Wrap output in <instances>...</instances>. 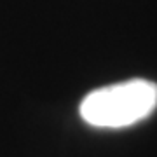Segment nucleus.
I'll list each match as a JSON object with an SVG mask.
<instances>
[{"mask_svg":"<svg viewBox=\"0 0 157 157\" xmlns=\"http://www.w3.org/2000/svg\"><path fill=\"white\" fill-rule=\"evenodd\" d=\"M157 107V84L143 78L94 89L80 103V117L96 128H124L148 117Z\"/></svg>","mask_w":157,"mask_h":157,"instance_id":"nucleus-1","label":"nucleus"}]
</instances>
